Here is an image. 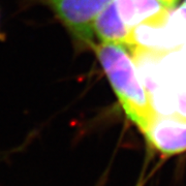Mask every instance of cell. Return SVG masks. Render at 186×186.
Returning <instances> with one entry per match:
<instances>
[{
  "label": "cell",
  "instance_id": "7a4b0ae2",
  "mask_svg": "<svg viewBox=\"0 0 186 186\" xmlns=\"http://www.w3.org/2000/svg\"><path fill=\"white\" fill-rule=\"evenodd\" d=\"M27 4L43 5L68 32L78 48L93 49V24L97 16L113 0H24Z\"/></svg>",
  "mask_w": 186,
  "mask_h": 186
},
{
  "label": "cell",
  "instance_id": "5b68a950",
  "mask_svg": "<svg viewBox=\"0 0 186 186\" xmlns=\"http://www.w3.org/2000/svg\"><path fill=\"white\" fill-rule=\"evenodd\" d=\"M94 36L101 43H120L125 47L131 43V31L124 25L114 0L100 13L93 24Z\"/></svg>",
  "mask_w": 186,
  "mask_h": 186
},
{
  "label": "cell",
  "instance_id": "6da1fadb",
  "mask_svg": "<svg viewBox=\"0 0 186 186\" xmlns=\"http://www.w3.org/2000/svg\"><path fill=\"white\" fill-rule=\"evenodd\" d=\"M105 76L127 117L144 132L156 116L148 91L138 80L125 46L100 43L93 47Z\"/></svg>",
  "mask_w": 186,
  "mask_h": 186
},
{
  "label": "cell",
  "instance_id": "8992f818",
  "mask_svg": "<svg viewBox=\"0 0 186 186\" xmlns=\"http://www.w3.org/2000/svg\"><path fill=\"white\" fill-rule=\"evenodd\" d=\"M172 14L178 22H180V24L186 29V0L183 2L181 6L178 7V10H176L174 13H172Z\"/></svg>",
  "mask_w": 186,
  "mask_h": 186
},
{
  "label": "cell",
  "instance_id": "52a82bcc",
  "mask_svg": "<svg viewBox=\"0 0 186 186\" xmlns=\"http://www.w3.org/2000/svg\"><path fill=\"white\" fill-rule=\"evenodd\" d=\"M159 1H160L161 3L163 4L169 10H172L177 6L179 0H159Z\"/></svg>",
  "mask_w": 186,
  "mask_h": 186
},
{
  "label": "cell",
  "instance_id": "ba28073f",
  "mask_svg": "<svg viewBox=\"0 0 186 186\" xmlns=\"http://www.w3.org/2000/svg\"><path fill=\"white\" fill-rule=\"evenodd\" d=\"M3 38H4V37H3V34H2L1 31H0V39H3Z\"/></svg>",
  "mask_w": 186,
  "mask_h": 186
},
{
  "label": "cell",
  "instance_id": "3957f363",
  "mask_svg": "<svg viewBox=\"0 0 186 186\" xmlns=\"http://www.w3.org/2000/svg\"><path fill=\"white\" fill-rule=\"evenodd\" d=\"M143 134L147 143L164 156L186 151V120L179 117L156 115Z\"/></svg>",
  "mask_w": 186,
  "mask_h": 186
},
{
  "label": "cell",
  "instance_id": "277c9868",
  "mask_svg": "<svg viewBox=\"0 0 186 186\" xmlns=\"http://www.w3.org/2000/svg\"><path fill=\"white\" fill-rule=\"evenodd\" d=\"M117 11L129 30L142 24H158L170 10L159 0H114Z\"/></svg>",
  "mask_w": 186,
  "mask_h": 186
}]
</instances>
